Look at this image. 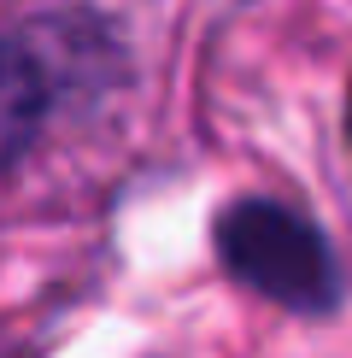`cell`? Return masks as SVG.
<instances>
[{"label": "cell", "instance_id": "obj_1", "mask_svg": "<svg viewBox=\"0 0 352 358\" xmlns=\"http://www.w3.org/2000/svg\"><path fill=\"white\" fill-rule=\"evenodd\" d=\"M217 252L253 294L276 300L282 311L323 317L341 300V264L317 223L276 200H235L217 217Z\"/></svg>", "mask_w": 352, "mask_h": 358}, {"label": "cell", "instance_id": "obj_2", "mask_svg": "<svg viewBox=\"0 0 352 358\" xmlns=\"http://www.w3.org/2000/svg\"><path fill=\"white\" fill-rule=\"evenodd\" d=\"M47 100H53V83H47V65L36 59V48L0 36V171H12L36 147Z\"/></svg>", "mask_w": 352, "mask_h": 358}]
</instances>
